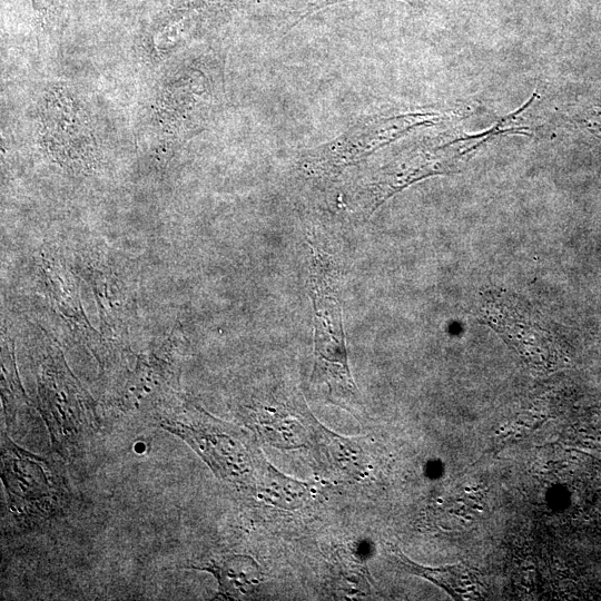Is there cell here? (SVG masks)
I'll use <instances>...</instances> for the list:
<instances>
[{
  "mask_svg": "<svg viewBox=\"0 0 601 601\" xmlns=\"http://www.w3.org/2000/svg\"><path fill=\"white\" fill-rule=\"evenodd\" d=\"M435 118L436 114H408L373 122L368 128L362 130L361 127V131L347 134L346 140L325 146V149L311 157L308 170L321 177L337 175L344 167L361 160L380 146L397 140L410 128L428 124Z\"/></svg>",
  "mask_w": 601,
  "mask_h": 601,
  "instance_id": "7a4b0ae2",
  "label": "cell"
},
{
  "mask_svg": "<svg viewBox=\"0 0 601 601\" xmlns=\"http://www.w3.org/2000/svg\"><path fill=\"white\" fill-rule=\"evenodd\" d=\"M537 94L538 93H535V95H532L530 100L525 105H522L518 111L511 113L504 118H501V120L494 127H491L489 131L480 133V134H476V135L463 136V137H461V139L452 141L447 146H450V145H453V144H456L459 142L477 141V143L474 146H471L470 149L467 151V154H469L470 152L479 149L481 144H485L500 135L507 134V135H529L530 136L531 134L529 133V127L522 126L521 121H519V118L522 114H524L525 112H527L529 110V108L532 106V104H534L536 102V98L538 96Z\"/></svg>",
  "mask_w": 601,
  "mask_h": 601,
  "instance_id": "ba28073f",
  "label": "cell"
},
{
  "mask_svg": "<svg viewBox=\"0 0 601 601\" xmlns=\"http://www.w3.org/2000/svg\"><path fill=\"white\" fill-rule=\"evenodd\" d=\"M452 172L450 161L427 152H419L390 164L380 172L376 182L372 183L371 213L376 212L391 196L406 189L407 186L429 176Z\"/></svg>",
  "mask_w": 601,
  "mask_h": 601,
  "instance_id": "277c9868",
  "label": "cell"
},
{
  "mask_svg": "<svg viewBox=\"0 0 601 601\" xmlns=\"http://www.w3.org/2000/svg\"><path fill=\"white\" fill-rule=\"evenodd\" d=\"M256 485L262 490L266 500L283 509H297L309 498V484L284 476L261 455Z\"/></svg>",
  "mask_w": 601,
  "mask_h": 601,
  "instance_id": "8992f818",
  "label": "cell"
},
{
  "mask_svg": "<svg viewBox=\"0 0 601 601\" xmlns=\"http://www.w3.org/2000/svg\"><path fill=\"white\" fill-rule=\"evenodd\" d=\"M391 554L398 565L408 571L412 575L426 578L432 581L433 584L446 589L450 595L456 599H461L463 595L472 593L471 580L466 576V570L461 567L451 566L443 568L423 567L413 563L408 557L402 554V551L397 547H391Z\"/></svg>",
  "mask_w": 601,
  "mask_h": 601,
  "instance_id": "52a82bcc",
  "label": "cell"
},
{
  "mask_svg": "<svg viewBox=\"0 0 601 601\" xmlns=\"http://www.w3.org/2000/svg\"><path fill=\"white\" fill-rule=\"evenodd\" d=\"M179 435L189 441L221 478L236 486L254 488L260 453L251 452L234 433L219 422L181 426Z\"/></svg>",
  "mask_w": 601,
  "mask_h": 601,
  "instance_id": "3957f363",
  "label": "cell"
},
{
  "mask_svg": "<svg viewBox=\"0 0 601 601\" xmlns=\"http://www.w3.org/2000/svg\"><path fill=\"white\" fill-rule=\"evenodd\" d=\"M310 287L314 322L311 386L324 400L361 417L362 398L349 367L337 271L329 256L312 246Z\"/></svg>",
  "mask_w": 601,
  "mask_h": 601,
  "instance_id": "6da1fadb",
  "label": "cell"
},
{
  "mask_svg": "<svg viewBox=\"0 0 601 601\" xmlns=\"http://www.w3.org/2000/svg\"><path fill=\"white\" fill-rule=\"evenodd\" d=\"M219 583V596L242 600L253 596L263 583V571L256 561L244 555H229L203 568Z\"/></svg>",
  "mask_w": 601,
  "mask_h": 601,
  "instance_id": "5b68a950",
  "label": "cell"
}]
</instances>
